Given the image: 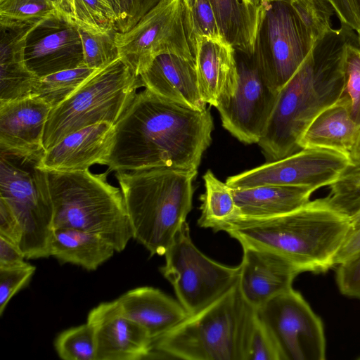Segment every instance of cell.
<instances>
[{
	"label": "cell",
	"instance_id": "28",
	"mask_svg": "<svg viewBox=\"0 0 360 360\" xmlns=\"http://www.w3.org/2000/svg\"><path fill=\"white\" fill-rule=\"evenodd\" d=\"M205 192L201 195V215L198 220L200 227L214 231L220 224L238 216L232 188L218 179L208 169L202 176Z\"/></svg>",
	"mask_w": 360,
	"mask_h": 360
},
{
	"label": "cell",
	"instance_id": "45",
	"mask_svg": "<svg viewBox=\"0 0 360 360\" xmlns=\"http://www.w3.org/2000/svg\"><path fill=\"white\" fill-rule=\"evenodd\" d=\"M351 10L358 25L357 40L360 46V0H348Z\"/></svg>",
	"mask_w": 360,
	"mask_h": 360
},
{
	"label": "cell",
	"instance_id": "23",
	"mask_svg": "<svg viewBox=\"0 0 360 360\" xmlns=\"http://www.w3.org/2000/svg\"><path fill=\"white\" fill-rule=\"evenodd\" d=\"M37 26L0 25V103L31 96L39 81L25 60L27 37Z\"/></svg>",
	"mask_w": 360,
	"mask_h": 360
},
{
	"label": "cell",
	"instance_id": "38",
	"mask_svg": "<svg viewBox=\"0 0 360 360\" xmlns=\"http://www.w3.org/2000/svg\"><path fill=\"white\" fill-rule=\"evenodd\" d=\"M336 281L345 295L360 300V251L337 265Z\"/></svg>",
	"mask_w": 360,
	"mask_h": 360
},
{
	"label": "cell",
	"instance_id": "13",
	"mask_svg": "<svg viewBox=\"0 0 360 360\" xmlns=\"http://www.w3.org/2000/svg\"><path fill=\"white\" fill-rule=\"evenodd\" d=\"M351 162L350 156L345 153L323 148H306L229 176L226 183L233 188L283 185L307 186L314 191L332 184Z\"/></svg>",
	"mask_w": 360,
	"mask_h": 360
},
{
	"label": "cell",
	"instance_id": "34",
	"mask_svg": "<svg viewBox=\"0 0 360 360\" xmlns=\"http://www.w3.org/2000/svg\"><path fill=\"white\" fill-rule=\"evenodd\" d=\"M84 64L91 68L101 69L118 58L115 44L117 32H93L79 28Z\"/></svg>",
	"mask_w": 360,
	"mask_h": 360
},
{
	"label": "cell",
	"instance_id": "25",
	"mask_svg": "<svg viewBox=\"0 0 360 360\" xmlns=\"http://www.w3.org/2000/svg\"><path fill=\"white\" fill-rule=\"evenodd\" d=\"M360 127L350 115L348 99L342 95L332 105L320 112L302 136L299 146L334 150L350 156Z\"/></svg>",
	"mask_w": 360,
	"mask_h": 360
},
{
	"label": "cell",
	"instance_id": "39",
	"mask_svg": "<svg viewBox=\"0 0 360 360\" xmlns=\"http://www.w3.org/2000/svg\"><path fill=\"white\" fill-rule=\"evenodd\" d=\"M191 15L195 36L224 38L209 0H195Z\"/></svg>",
	"mask_w": 360,
	"mask_h": 360
},
{
	"label": "cell",
	"instance_id": "41",
	"mask_svg": "<svg viewBox=\"0 0 360 360\" xmlns=\"http://www.w3.org/2000/svg\"><path fill=\"white\" fill-rule=\"evenodd\" d=\"M22 235V229L16 217L6 203L0 200V236L19 247Z\"/></svg>",
	"mask_w": 360,
	"mask_h": 360
},
{
	"label": "cell",
	"instance_id": "7",
	"mask_svg": "<svg viewBox=\"0 0 360 360\" xmlns=\"http://www.w3.org/2000/svg\"><path fill=\"white\" fill-rule=\"evenodd\" d=\"M53 229L96 234L122 251L133 231L122 191L108 181V172L49 171Z\"/></svg>",
	"mask_w": 360,
	"mask_h": 360
},
{
	"label": "cell",
	"instance_id": "49",
	"mask_svg": "<svg viewBox=\"0 0 360 360\" xmlns=\"http://www.w3.org/2000/svg\"><path fill=\"white\" fill-rule=\"evenodd\" d=\"M185 1V4H186V6L187 7V9L190 13V15H191V13H192V8H193V4L195 3V0H184ZM192 17V15H191Z\"/></svg>",
	"mask_w": 360,
	"mask_h": 360
},
{
	"label": "cell",
	"instance_id": "27",
	"mask_svg": "<svg viewBox=\"0 0 360 360\" xmlns=\"http://www.w3.org/2000/svg\"><path fill=\"white\" fill-rule=\"evenodd\" d=\"M224 38L243 55L255 53L261 6L243 0H209Z\"/></svg>",
	"mask_w": 360,
	"mask_h": 360
},
{
	"label": "cell",
	"instance_id": "32",
	"mask_svg": "<svg viewBox=\"0 0 360 360\" xmlns=\"http://www.w3.org/2000/svg\"><path fill=\"white\" fill-rule=\"evenodd\" d=\"M329 186L326 200L350 219L360 211V161L352 162Z\"/></svg>",
	"mask_w": 360,
	"mask_h": 360
},
{
	"label": "cell",
	"instance_id": "12",
	"mask_svg": "<svg viewBox=\"0 0 360 360\" xmlns=\"http://www.w3.org/2000/svg\"><path fill=\"white\" fill-rule=\"evenodd\" d=\"M274 338L282 360H324L326 339L320 318L292 288L256 309Z\"/></svg>",
	"mask_w": 360,
	"mask_h": 360
},
{
	"label": "cell",
	"instance_id": "44",
	"mask_svg": "<svg viewBox=\"0 0 360 360\" xmlns=\"http://www.w3.org/2000/svg\"><path fill=\"white\" fill-rule=\"evenodd\" d=\"M359 251H360V227L349 233L335 256L334 265L337 266Z\"/></svg>",
	"mask_w": 360,
	"mask_h": 360
},
{
	"label": "cell",
	"instance_id": "15",
	"mask_svg": "<svg viewBox=\"0 0 360 360\" xmlns=\"http://www.w3.org/2000/svg\"><path fill=\"white\" fill-rule=\"evenodd\" d=\"M86 322L94 330L96 360H139L152 353L148 333L124 313L117 300L92 309Z\"/></svg>",
	"mask_w": 360,
	"mask_h": 360
},
{
	"label": "cell",
	"instance_id": "11",
	"mask_svg": "<svg viewBox=\"0 0 360 360\" xmlns=\"http://www.w3.org/2000/svg\"><path fill=\"white\" fill-rule=\"evenodd\" d=\"M160 270L188 315L216 300L238 281L240 265L229 266L204 255L193 243L186 221L165 254Z\"/></svg>",
	"mask_w": 360,
	"mask_h": 360
},
{
	"label": "cell",
	"instance_id": "37",
	"mask_svg": "<svg viewBox=\"0 0 360 360\" xmlns=\"http://www.w3.org/2000/svg\"><path fill=\"white\" fill-rule=\"evenodd\" d=\"M248 360H282L274 338L257 316L251 336Z\"/></svg>",
	"mask_w": 360,
	"mask_h": 360
},
{
	"label": "cell",
	"instance_id": "33",
	"mask_svg": "<svg viewBox=\"0 0 360 360\" xmlns=\"http://www.w3.org/2000/svg\"><path fill=\"white\" fill-rule=\"evenodd\" d=\"M54 346L58 355L63 360H96L94 330L87 322L61 332Z\"/></svg>",
	"mask_w": 360,
	"mask_h": 360
},
{
	"label": "cell",
	"instance_id": "6",
	"mask_svg": "<svg viewBox=\"0 0 360 360\" xmlns=\"http://www.w3.org/2000/svg\"><path fill=\"white\" fill-rule=\"evenodd\" d=\"M257 319L238 282L153 342V350L185 360H248Z\"/></svg>",
	"mask_w": 360,
	"mask_h": 360
},
{
	"label": "cell",
	"instance_id": "14",
	"mask_svg": "<svg viewBox=\"0 0 360 360\" xmlns=\"http://www.w3.org/2000/svg\"><path fill=\"white\" fill-rule=\"evenodd\" d=\"M237 63L236 91L216 108L223 127L232 136L245 144L258 143L276 105L278 92L269 84L253 56L237 58Z\"/></svg>",
	"mask_w": 360,
	"mask_h": 360
},
{
	"label": "cell",
	"instance_id": "17",
	"mask_svg": "<svg viewBox=\"0 0 360 360\" xmlns=\"http://www.w3.org/2000/svg\"><path fill=\"white\" fill-rule=\"evenodd\" d=\"M238 284L245 300L255 309L292 288L302 271L281 255L262 248L242 245Z\"/></svg>",
	"mask_w": 360,
	"mask_h": 360
},
{
	"label": "cell",
	"instance_id": "35",
	"mask_svg": "<svg viewBox=\"0 0 360 360\" xmlns=\"http://www.w3.org/2000/svg\"><path fill=\"white\" fill-rule=\"evenodd\" d=\"M352 39L345 49V87L342 95L348 99L351 117L360 127V46Z\"/></svg>",
	"mask_w": 360,
	"mask_h": 360
},
{
	"label": "cell",
	"instance_id": "18",
	"mask_svg": "<svg viewBox=\"0 0 360 360\" xmlns=\"http://www.w3.org/2000/svg\"><path fill=\"white\" fill-rule=\"evenodd\" d=\"M198 89L206 104L217 108L236 93L238 70L235 49L224 38L195 36Z\"/></svg>",
	"mask_w": 360,
	"mask_h": 360
},
{
	"label": "cell",
	"instance_id": "42",
	"mask_svg": "<svg viewBox=\"0 0 360 360\" xmlns=\"http://www.w3.org/2000/svg\"><path fill=\"white\" fill-rule=\"evenodd\" d=\"M25 257L18 246L0 236V269L23 265Z\"/></svg>",
	"mask_w": 360,
	"mask_h": 360
},
{
	"label": "cell",
	"instance_id": "2",
	"mask_svg": "<svg viewBox=\"0 0 360 360\" xmlns=\"http://www.w3.org/2000/svg\"><path fill=\"white\" fill-rule=\"evenodd\" d=\"M352 30L330 28L315 41L276 105L258 144L271 161L301 150L299 141L312 120L337 102L345 87L343 59Z\"/></svg>",
	"mask_w": 360,
	"mask_h": 360
},
{
	"label": "cell",
	"instance_id": "20",
	"mask_svg": "<svg viewBox=\"0 0 360 360\" xmlns=\"http://www.w3.org/2000/svg\"><path fill=\"white\" fill-rule=\"evenodd\" d=\"M51 109L34 96L0 103V149L25 153L44 149V134Z\"/></svg>",
	"mask_w": 360,
	"mask_h": 360
},
{
	"label": "cell",
	"instance_id": "22",
	"mask_svg": "<svg viewBox=\"0 0 360 360\" xmlns=\"http://www.w3.org/2000/svg\"><path fill=\"white\" fill-rule=\"evenodd\" d=\"M117 300L124 313L148 333L153 342L188 316L179 301L153 287L130 290Z\"/></svg>",
	"mask_w": 360,
	"mask_h": 360
},
{
	"label": "cell",
	"instance_id": "1",
	"mask_svg": "<svg viewBox=\"0 0 360 360\" xmlns=\"http://www.w3.org/2000/svg\"><path fill=\"white\" fill-rule=\"evenodd\" d=\"M213 127L209 109H193L145 89L115 124L105 165L116 172L198 169L211 144Z\"/></svg>",
	"mask_w": 360,
	"mask_h": 360
},
{
	"label": "cell",
	"instance_id": "21",
	"mask_svg": "<svg viewBox=\"0 0 360 360\" xmlns=\"http://www.w3.org/2000/svg\"><path fill=\"white\" fill-rule=\"evenodd\" d=\"M139 77L142 86L163 98L195 110L206 108L198 89L195 59L162 54Z\"/></svg>",
	"mask_w": 360,
	"mask_h": 360
},
{
	"label": "cell",
	"instance_id": "48",
	"mask_svg": "<svg viewBox=\"0 0 360 360\" xmlns=\"http://www.w3.org/2000/svg\"><path fill=\"white\" fill-rule=\"evenodd\" d=\"M350 231H352L360 227V211H359L350 219ZM349 231V232H350Z\"/></svg>",
	"mask_w": 360,
	"mask_h": 360
},
{
	"label": "cell",
	"instance_id": "40",
	"mask_svg": "<svg viewBox=\"0 0 360 360\" xmlns=\"http://www.w3.org/2000/svg\"><path fill=\"white\" fill-rule=\"evenodd\" d=\"M160 0H120L121 19L118 32L131 28L150 8Z\"/></svg>",
	"mask_w": 360,
	"mask_h": 360
},
{
	"label": "cell",
	"instance_id": "29",
	"mask_svg": "<svg viewBox=\"0 0 360 360\" xmlns=\"http://www.w3.org/2000/svg\"><path fill=\"white\" fill-rule=\"evenodd\" d=\"M65 18L61 0H0V25L29 27Z\"/></svg>",
	"mask_w": 360,
	"mask_h": 360
},
{
	"label": "cell",
	"instance_id": "10",
	"mask_svg": "<svg viewBox=\"0 0 360 360\" xmlns=\"http://www.w3.org/2000/svg\"><path fill=\"white\" fill-rule=\"evenodd\" d=\"M120 57L139 76L158 56L195 59V33L184 0H160L129 30L115 35Z\"/></svg>",
	"mask_w": 360,
	"mask_h": 360
},
{
	"label": "cell",
	"instance_id": "26",
	"mask_svg": "<svg viewBox=\"0 0 360 360\" xmlns=\"http://www.w3.org/2000/svg\"><path fill=\"white\" fill-rule=\"evenodd\" d=\"M114 247L99 236L75 229L53 230L51 256L60 264L70 263L94 271L113 256Z\"/></svg>",
	"mask_w": 360,
	"mask_h": 360
},
{
	"label": "cell",
	"instance_id": "30",
	"mask_svg": "<svg viewBox=\"0 0 360 360\" xmlns=\"http://www.w3.org/2000/svg\"><path fill=\"white\" fill-rule=\"evenodd\" d=\"M66 20L93 32L117 31V17L108 0H61Z\"/></svg>",
	"mask_w": 360,
	"mask_h": 360
},
{
	"label": "cell",
	"instance_id": "9",
	"mask_svg": "<svg viewBox=\"0 0 360 360\" xmlns=\"http://www.w3.org/2000/svg\"><path fill=\"white\" fill-rule=\"evenodd\" d=\"M141 86L140 77L120 57L98 69L69 98L51 110L43 138L44 149L91 125H115Z\"/></svg>",
	"mask_w": 360,
	"mask_h": 360
},
{
	"label": "cell",
	"instance_id": "46",
	"mask_svg": "<svg viewBox=\"0 0 360 360\" xmlns=\"http://www.w3.org/2000/svg\"><path fill=\"white\" fill-rule=\"evenodd\" d=\"M350 159L352 162L360 161V130L354 148L350 153Z\"/></svg>",
	"mask_w": 360,
	"mask_h": 360
},
{
	"label": "cell",
	"instance_id": "3",
	"mask_svg": "<svg viewBox=\"0 0 360 360\" xmlns=\"http://www.w3.org/2000/svg\"><path fill=\"white\" fill-rule=\"evenodd\" d=\"M219 231L241 245L274 251L302 272H316L335 266V256L350 231V221L324 198L310 200L295 211L277 217H237L214 230Z\"/></svg>",
	"mask_w": 360,
	"mask_h": 360
},
{
	"label": "cell",
	"instance_id": "24",
	"mask_svg": "<svg viewBox=\"0 0 360 360\" xmlns=\"http://www.w3.org/2000/svg\"><path fill=\"white\" fill-rule=\"evenodd\" d=\"M231 188L238 217L254 219L274 217L295 211L309 202L314 192L307 186L283 185Z\"/></svg>",
	"mask_w": 360,
	"mask_h": 360
},
{
	"label": "cell",
	"instance_id": "36",
	"mask_svg": "<svg viewBox=\"0 0 360 360\" xmlns=\"http://www.w3.org/2000/svg\"><path fill=\"white\" fill-rule=\"evenodd\" d=\"M34 266L23 265L0 269V315L2 316L11 299L26 286L35 272Z\"/></svg>",
	"mask_w": 360,
	"mask_h": 360
},
{
	"label": "cell",
	"instance_id": "47",
	"mask_svg": "<svg viewBox=\"0 0 360 360\" xmlns=\"http://www.w3.org/2000/svg\"><path fill=\"white\" fill-rule=\"evenodd\" d=\"M118 19L117 28L121 19L120 0H108ZM118 31V30H117Z\"/></svg>",
	"mask_w": 360,
	"mask_h": 360
},
{
	"label": "cell",
	"instance_id": "31",
	"mask_svg": "<svg viewBox=\"0 0 360 360\" xmlns=\"http://www.w3.org/2000/svg\"><path fill=\"white\" fill-rule=\"evenodd\" d=\"M97 70L82 65L39 77L31 96L42 99L53 108L69 98Z\"/></svg>",
	"mask_w": 360,
	"mask_h": 360
},
{
	"label": "cell",
	"instance_id": "19",
	"mask_svg": "<svg viewBox=\"0 0 360 360\" xmlns=\"http://www.w3.org/2000/svg\"><path fill=\"white\" fill-rule=\"evenodd\" d=\"M115 125L100 122L66 136L45 150L41 167L49 171L75 172L104 165L111 146Z\"/></svg>",
	"mask_w": 360,
	"mask_h": 360
},
{
	"label": "cell",
	"instance_id": "5",
	"mask_svg": "<svg viewBox=\"0 0 360 360\" xmlns=\"http://www.w3.org/2000/svg\"><path fill=\"white\" fill-rule=\"evenodd\" d=\"M253 58L276 92L294 75L334 13L324 0H263Z\"/></svg>",
	"mask_w": 360,
	"mask_h": 360
},
{
	"label": "cell",
	"instance_id": "50",
	"mask_svg": "<svg viewBox=\"0 0 360 360\" xmlns=\"http://www.w3.org/2000/svg\"><path fill=\"white\" fill-rule=\"evenodd\" d=\"M245 3L250 5L260 6L263 0H243Z\"/></svg>",
	"mask_w": 360,
	"mask_h": 360
},
{
	"label": "cell",
	"instance_id": "4",
	"mask_svg": "<svg viewBox=\"0 0 360 360\" xmlns=\"http://www.w3.org/2000/svg\"><path fill=\"white\" fill-rule=\"evenodd\" d=\"M198 169L157 167L117 172L133 238L150 255H165L192 209Z\"/></svg>",
	"mask_w": 360,
	"mask_h": 360
},
{
	"label": "cell",
	"instance_id": "43",
	"mask_svg": "<svg viewBox=\"0 0 360 360\" xmlns=\"http://www.w3.org/2000/svg\"><path fill=\"white\" fill-rule=\"evenodd\" d=\"M332 8L342 26L357 31L358 25L351 10L348 0H324Z\"/></svg>",
	"mask_w": 360,
	"mask_h": 360
},
{
	"label": "cell",
	"instance_id": "8",
	"mask_svg": "<svg viewBox=\"0 0 360 360\" xmlns=\"http://www.w3.org/2000/svg\"><path fill=\"white\" fill-rule=\"evenodd\" d=\"M44 151L0 149V200L19 221L22 233L19 248L26 259L51 256L53 207L48 173L41 167Z\"/></svg>",
	"mask_w": 360,
	"mask_h": 360
},
{
	"label": "cell",
	"instance_id": "16",
	"mask_svg": "<svg viewBox=\"0 0 360 360\" xmlns=\"http://www.w3.org/2000/svg\"><path fill=\"white\" fill-rule=\"evenodd\" d=\"M25 60L39 77L84 65L79 27L65 18L38 25L27 37Z\"/></svg>",
	"mask_w": 360,
	"mask_h": 360
}]
</instances>
